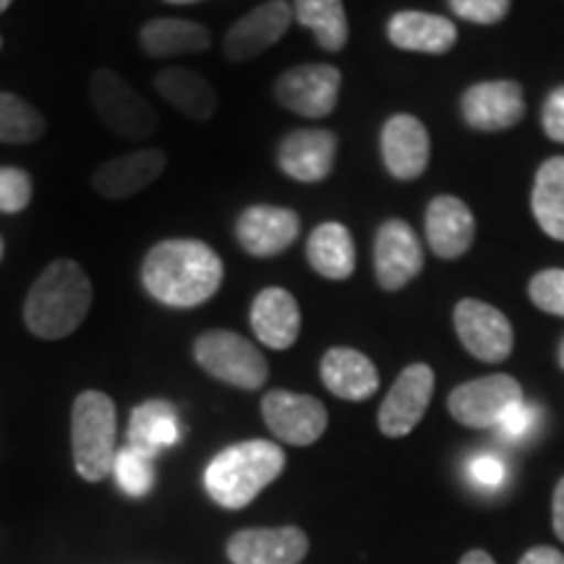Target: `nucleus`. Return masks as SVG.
Wrapping results in <instances>:
<instances>
[{"instance_id":"obj_1","label":"nucleus","mask_w":564,"mask_h":564,"mask_svg":"<svg viewBox=\"0 0 564 564\" xmlns=\"http://www.w3.org/2000/svg\"><path fill=\"white\" fill-rule=\"evenodd\" d=\"M223 259L196 238H171L152 246L141 264V285L162 306L196 308L223 285Z\"/></svg>"},{"instance_id":"obj_2","label":"nucleus","mask_w":564,"mask_h":564,"mask_svg":"<svg viewBox=\"0 0 564 564\" xmlns=\"http://www.w3.org/2000/svg\"><path fill=\"white\" fill-rule=\"evenodd\" d=\"M89 306V274L74 259H55L26 293L24 322L42 340H63L82 327Z\"/></svg>"},{"instance_id":"obj_3","label":"nucleus","mask_w":564,"mask_h":564,"mask_svg":"<svg viewBox=\"0 0 564 564\" xmlns=\"http://www.w3.org/2000/svg\"><path fill=\"white\" fill-rule=\"evenodd\" d=\"M285 470V453L274 442L251 440L225 447L204 470V489L225 510H243Z\"/></svg>"},{"instance_id":"obj_4","label":"nucleus","mask_w":564,"mask_h":564,"mask_svg":"<svg viewBox=\"0 0 564 564\" xmlns=\"http://www.w3.org/2000/svg\"><path fill=\"white\" fill-rule=\"evenodd\" d=\"M118 440L116 403L105 392L87 390L74 400L70 413V447H74L76 474L97 484L112 474Z\"/></svg>"},{"instance_id":"obj_5","label":"nucleus","mask_w":564,"mask_h":564,"mask_svg":"<svg viewBox=\"0 0 564 564\" xmlns=\"http://www.w3.org/2000/svg\"><path fill=\"white\" fill-rule=\"evenodd\" d=\"M194 358L209 377L238 390H259L270 377V366L257 345L230 329H212L196 337Z\"/></svg>"},{"instance_id":"obj_6","label":"nucleus","mask_w":564,"mask_h":564,"mask_svg":"<svg viewBox=\"0 0 564 564\" xmlns=\"http://www.w3.org/2000/svg\"><path fill=\"white\" fill-rule=\"evenodd\" d=\"M89 100L97 118L118 137L139 141L158 131V112L129 82L108 68L95 70L89 82Z\"/></svg>"},{"instance_id":"obj_7","label":"nucleus","mask_w":564,"mask_h":564,"mask_svg":"<svg viewBox=\"0 0 564 564\" xmlns=\"http://www.w3.org/2000/svg\"><path fill=\"white\" fill-rule=\"evenodd\" d=\"M520 400H523V387L518 384V379L507 373H491V377L455 387L447 408L449 415L463 426L491 429Z\"/></svg>"},{"instance_id":"obj_8","label":"nucleus","mask_w":564,"mask_h":564,"mask_svg":"<svg viewBox=\"0 0 564 564\" xmlns=\"http://www.w3.org/2000/svg\"><path fill=\"white\" fill-rule=\"evenodd\" d=\"M343 74L327 63L295 66L274 82V97L285 110L303 118H327L337 108Z\"/></svg>"},{"instance_id":"obj_9","label":"nucleus","mask_w":564,"mask_h":564,"mask_svg":"<svg viewBox=\"0 0 564 564\" xmlns=\"http://www.w3.org/2000/svg\"><path fill=\"white\" fill-rule=\"evenodd\" d=\"M262 415L267 429L293 447H308L327 432V408L312 394L270 390L262 400Z\"/></svg>"},{"instance_id":"obj_10","label":"nucleus","mask_w":564,"mask_h":564,"mask_svg":"<svg viewBox=\"0 0 564 564\" xmlns=\"http://www.w3.org/2000/svg\"><path fill=\"white\" fill-rule=\"evenodd\" d=\"M455 333L470 356L484 364H502L512 352V324L489 303L465 299L455 306Z\"/></svg>"},{"instance_id":"obj_11","label":"nucleus","mask_w":564,"mask_h":564,"mask_svg":"<svg viewBox=\"0 0 564 564\" xmlns=\"http://www.w3.org/2000/svg\"><path fill=\"white\" fill-rule=\"evenodd\" d=\"M434 394V371L426 364H411L387 392L379 408V429L384 436L400 440L419 426Z\"/></svg>"},{"instance_id":"obj_12","label":"nucleus","mask_w":564,"mask_h":564,"mask_svg":"<svg viewBox=\"0 0 564 564\" xmlns=\"http://www.w3.org/2000/svg\"><path fill=\"white\" fill-rule=\"evenodd\" d=\"M423 270L419 236L405 220H387L373 238V274L384 291H403Z\"/></svg>"},{"instance_id":"obj_13","label":"nucleus","mask_w":564,"mask_h":564,"mask_svg":"<svg viewBox=\"0 0 564 564\" xmlns=\"http://www.w3.org/2000/svg\"><path fill=\"white\" fill-rule=\"evenodd\" d=\"M293 21V9L288 0H267V3L257 6V9L246 13L230 26L225 34L223 51L225 58L232 63H246L251 58H259L272 45H278L282 34L288 32Z\"/></svg>"},{"instance_id":"obj_14","label":"nucleus","mask_w":564,"mask_h":564,"mask_svg":"<svg viewBox=\"0 0 564 564\" xmlns=\"http://www.w3.org/2000/svg\"><path fill=\"white\" fill-rule=\"evenodd\" d=\"M232 564H301L308 554V535L301 528H246L230 535Z\"/></svg>"},{"instance_id":"obj_15","label":"nucleus","mask_w":564,"mask_h":564,"mask_svg":"<svg viewBox=\"0 0 564 564\" xmlns=\"http://www.w3.org/2000/svg\"><path fill=\"white\" fill-rule=\"evenodd\" d=\"M465 123L476 131H505L523 121L525 100L518 82H481L463 95Z\"/></svg>"},{"instance_id":"obj_16","label":"nucleus","mask_w":564,"mask_h":564,"mask_svg":"<svg viewBox=\"0 0 564 564\" xmlns=\"http://www.w3.org/2000/svg\"><path fill=\"white\" fill-rule=\"evenodd\" d=\"M299 215L293 209L272 207V204H253L236 223V238L241 249L259 259L278 257L291 249L299 238Z\"/></svg>"},{"instance_id":"obj_17","label":"nucleus","mask_w":564,"mask_h":564,"mask_svg":"<svg viewBox=\"0 0 564 564\" xmlns=\"http://www.w3.org/2000/svg\"><path fill=\"white\" fill-rule=\"evenodd\" d=\"M432 141L429 131L415 116L398 112L382 129V160L392 178L415 181L429 167Z\"/></svg>"},{"instance_id":"obj_18","label":"nucleus","mask_w":564,"mask_h":564,"mask_svg":"<svg viewBox=\"0 0 564 564\" xmlns=\"http://www.w3.org/2000/svg\"><path fill=\"white\" fill-rule=\"evenodd\" d=\"M337 137L324 129H299L280 141L278 162L288 178L299 183H322L333 173Z\"/></svg>"},{"instance_id":"obj_19","label":"nucleus","mask_w":564,"mask_h":564,"mask_svg":"<svg viewBox=\"0 0 564 564\" xmlns=\"http://www.w3.org/2000/svg\"><path fill=\"white\" fill-rule=\"evenodd\" d=\"M165 167L167 158L162 150H154V147H150V150H137L121 154V158H112L97 167L91 186H95V192L102 199H129V196L150 188L165 173Z\"/></svg>"},{"instance_id":"obj_20","label":"nucleus","mask_w":564,"mask_h":564,"mask_svg":"<svg viewBox=\"0 0 564 564\" xmlns=\"http://www.w3.org/2000/svg\"><path fill=\"white\" fill-rule=\"evenodd\" d=\"M251 329L272 350L293 348L301 335V308L285 288H264L251 303Z\"/></svg>"},{"instance_id":"obj_21","label":"nucleus","mask_w":564,"mask_h":564,"mask_svg":"<svg viewBox=\"0 0 564 564\" xmlns=\"http://www.w3.org/2000/svg\"><path fill=\"white\" fill-rule=\"evenodd\" d=\"M426 238L440 259H460L476 238L474 212L457 196H436L426 209Z\"/></svg>"},{"instance_id":"obj_22","label":"nucleus","mask_w":564,"mask_h":564,"mask_svg":"<svg viewBox=\"0 0 564 564\" xmlns=\"http://www.w3.org/2000/svg\"><path fill=\"white\" fill-rule=\"evenodd\" d=\"M387 37L400 51L442 55L453 51L457 26L447 17H436V13L400 11L387 24Z\"/></svg>"},{"instance_id":"obj_23","label":"nucleus","mask_w":564,"mask_h":564,"mask_svg":"<svg viewBox=\"0 0 564 564\" xmlns=\"http://www.w3.org/2000/svg\"><path fill=\"white\" fill-rule=\"evenodd\" d=\"M322 382L343 400L361 403L379 390V373L364 352L352 348H333L322 358Z\"/></svg>"},{"instance_id":"obj_24","label":"nucleus","mask_w":564,"mask_h":564,"mask_svg":"<svg viewBox=\"0 0 564 564\" xmlns=\"http://www.w3.org/2000/svg\"><path fill=\"white\" fill-rule=\"evenodd\" d=\"M154 89L165 102H171L175 110L183 112L192 121H209L217 110L215 87L202 76L199 70L173 66L160 70L154 76Z\"/></svg>"},{"instance_id":"obj_25","label":"nucleus","mask_w":564,"mask_h":564,"mask_svg":"<svg viewBox=\"0 0 564 564\" xmlns=\"http://www.w3.org/2000/svg\"><path fill=\"white\" fill-rule=\"evenodd\" d=\"M181 440V419L167 400H147L133 408L129 421V444L144 455L158 457Z\"/></svg>"},{"instance_id":"obj_26","label":"nucleus","mask_w":564,"mask_h":564,"mask_svg":"<svg viewBox=\"0 0 564 564\" xmlns=\"http://www.w3.org/2000/svg\"><path fill=\"white\" fill-rule=\"evenodd\" d=\"M141 47L152 58L204 53L212 45L207 26L188 19H152L141 26Z\"/></svg>"},{"instance_id":"obj_27","label":"nucleus","mask_w":564,"mask_h":564,"mask_svg":"<svg viewBox=\"0 0 564 564\" xmlns=\"http://www.w3.org/2000/svg\"><path fill=\"white\" fill-rule=\"evenodd\" d=\"M306 257L314 272L327 280H348L356 270V246L343 223H322L306 243Z\"/></svg>"},{"instance_id":"obj_28","label":"nucleus","mask_w":564,"mask_h":564,"mask_svg":"<svg viewBox=\"0 0 564 564\" xmlns=\"http://www.w3.org/2000/svg\"><path fill=\"white\" fill-rule=\"evenodd\" d=\"M531 207L539 228L554 241H564V158H552L539 167Z\"/></svg>"},{"instance_id":"obj_29","label":"nucleus","mask_w":564,"mask_h":564,"mask_svg":"<svg viewBox=\"0 0 564 564\" xmlns=\"http://www.w3.org/2000/svg\"><path fill=\"white\" fill-rule=\"evenodd\" d=\"M293 13L312 30L324 51L337 53L348 45V17L343 0H293Z\"/></svg>"},{"instance_id":"obj_30","label":"nucleus","mask_w":564,"mask_h":564,"mask_svg":"<svg viewBox=\"0 0 564 564\" xmlns=\"http://www.w3.org/2000/svg\"><path fill=\"white\" fill-rule=\"evenodd\" d=\"M45 133L42 112L11 91H0V144H30Z\"/></svg>"},{"instance_id":"obj_31","label":"nucleus","mask_w":564,"mask_h":564,"mask_svg":"<svg viewBox=\"0 0 564 564\" xmlns=\"http://www.w3.org/2000/svg\"><path fill=\"white\" fill-rule=\"evenodd\" d=\"M112 478H116L118 489H121L126 497L141 499L152 491L154 486V457L144 455L141 449L126 444L116 453V460H112Z\"/></svg>"},{"instance_id":"obj_32","label":"nucleus","mask_w":564,"mask_h":564,"mask_svg":"<svg viewBox=\"0 0 564 564\" xmlns=\"http://www.w3.org/2000/svg\"><path fill=\"white\" fill-rule=\"evenodd\" d=\"M34 194L32 175L21 167H0V212L19 215L30 207Z\"/></svg>"},{"instance_id":"obj_33","label":"nucleus","mask_w":564,"mask_h":564,"mask_svg":"<svg viewBox=\"0 0 564 564\" xmlns=\"http://www.w3.org/2000/svg\"><path fill=\"white\" fill-rule=\"evenodd\" d=\"M528 295L541 312L564 316V270H544L535 274L528 285Z\"/></svg>"},{"instance_id":"obj_34","label":"nucleus","mask_w":564,"mask_h":564,"mask_svg":"<svg viewBox=\"0 0 564 564\" xmlns=\"http://www.w3.org/2000/svg\"><path fill=\"white\" fill-rule=\"evenodd\" d=\"M449 6L457 17L474 24H497L510 11V0H449Z\"/></svg>"},{"instance_id":"obj_35","label":"nucleus","mask_w":564,"mask_h":564,"mask_svg":"<svg viewBox=\"0 0 564 564\" xmlns=\"http://www.w3.org/2000/svg\"><path fill=\"white\" fill-rule=\"evenodd\" d=\"M535 419H539V411H535L533 405H528L525 400H520V403H514L510 411L502 415V421H499L497 426L507 440H523V436L533 429Z\"/></svg>"},{"instance_id":"obj_36","label":"nucleus","mask_w":564,"mask_h":564,"mask_svg":"<svg viewBox=\"0 0 564 564\" xmlns=\"http://www.w3.org/2000/svg\"><path fill=\"white\" fill-rule=\"evenodd\" d=\"M541 126L549 139L564 144V87H556L546 97L544 110H541Z\"/></svg>"},{"instance_id":"obj_37","label":"nucleus","mask_w":564,"mask_h":564,"mask_svg":"<svg viewBox=\"0 0 564 564\" xmlns=\"http://www.w3.org/2000/svg\"><path fill=\"white\" fill-rule=\"evenodd\" d=\"M470 478H474L478 486H489V489H494V486L505 481V463L491 455L476 457V460L470 463Z\"/></svg>"},{"instance_id":"obj_38","label":"nucleus","mask_w":564,"mask_h":564,"mask_svg":"<svg viewBox=\"0 0 564 564\" xmlns=\"http://www.w3.org/2000/svg\"><path fill=\"white\" fill-rule=\"evenodd\" d=\"M520 564H564V554L554 546H535L528 552Z\"/></svg>"},{"instance_id":"obj_39","label":"nucleus","mask_w":564,"mask_h":564,"mask_svg":"<svg viewBox=\"0 0 564 564\" xmlns=\"http://www.w3.org/2000/svg\"><path fill=\"white\" fill-rule=\"evenodd\" d=\"M554 531L564 541V478L554 489Z\"/></svg>"},{"instance_id":"obj_40","label":"nucleus","mask_w":564,"mask_h":564,"mask_svg":"<svg viewBox=\"0 0 564 564\" xmlns=\"http://www.w3.org/2000/svg\"><path fill=\"white\" fill-rule=\"evenodd\" d=\"M460 564H497V562H494L486 552H481V549H476V552L465 554L463 560H460Z\"/></svg>"},{"instance_id":"obj_41","label":"nucleus","mask_w":564,"mask_h":564,"mask_svg":"<svg viewBox=\"0 0 564 564\" xmlns=\"http://www.w3.org/2000/svg\"><path fill=\"white\" fill-rule=\"evenodd\" d=\"M13 3V0H0V13H3L6 9H9V6Z\"/></svg>"},{"instance_id":"obj_42","label":"nucleus","mask_w":564,"mask_h":564,"mask_svg":"<svg viewBox=\"0 0 564 564\" xmlns=\"http://www.w3.org/2000/svg\"><path fill=\"white\" fill-rule=\"evenodd\" d=\"M167 3H199V0H167Z\"/></svg>"},{"instance_id":"obj_43","label":"nucleus","mask_w":564,"mask_h":564,"mask_svg":"<svg viewBox=\"0 0 564 564\" xmlns=\"http://www.w3.org/2000/svg\"><path fill=\"white\" fill-rule=\"evenodd\" d=\"M560 366L564 369V340H562V345H560Z\"/></svg>"},{"instance_id":"obj_44","label":"nucleus","mask_w":564,"mask_h":564,"mask_svg":"<svg viewBox=\"0 0 564 564\" xmlns=\"http://www.w3.org/2000/svg\"><path fill=\"white\" fill-rule=\"evenodd\" d=\"M0 257H3V241H0Z\"/></svg>"},{"instance_id":"obj_45","label":"nucleus","mask_w":564,"mask_h":564,"mask_svg":"<svg viewBox=\"0 0 564 564\" xmlns=\"http://www.w3.org/2000/svg\"><path fill=\"white\" fill-rule=\"evenodd\" d=\"M0 47H3V40H0Z\"/></svg>"}]
</instances>
